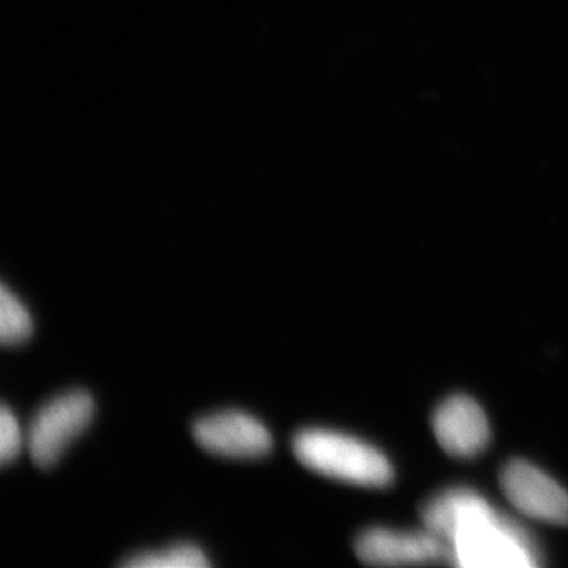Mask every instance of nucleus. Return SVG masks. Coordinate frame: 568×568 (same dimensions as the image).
<instances>
[{
  "label": "nucleus",
  "mask_w": 568,
  "mask_h": 568,
  "mask_svg": "<svg viewBox=\"0 0 568 568\" xmlns=\"http://www.w3.org/2000/svg\"><path fill=\"white\" fill-rule=\"evenodd\" d=\"M420 514L425 529L450 541L458 567L529 568L541 564L540 549L529 534L473 489H447L432 497Z\"/></svg>",
  "instance_id": "obj_1"
},
{
  "label": "nucleus",
  "mask_w": 568,
  "mask_h": 568,
  "mask_svg": "<svg viewBox=\"0 0 568 568\" xmlns=\"http://www.w3.org/2000/svg\"><path fill=\"white\" fill-rule=\"evenodd\" d=\"M295 458L321 476L361 485L386 488L394 481V467L383 452L357 437L331 429H302L293 439Z\"/></svg>",
  "instance_id": "obj_2"
},
{
  "label": "nucleus",
  "mask_w": 568,
  "mask_h": 568,
  "mask_svg": "<svg viewBox=\"0 0 568 568\" xmlns=\"http://www.w3.org/2000/svg\"><path fill=\"white\" fill-rule=\"evenodd\" d=\"M93 414L95 402L85 390L67 392L41 406L26 436L33 465L41 469L54 466L67 447L91 424Z\"/></svg>",
  "instance_id": "obj_3"
},
{
  "label": "nucleus",
  "mask_w": 568,
  "mask_h": 568,
  "mask_svg": "<svg viewBox=\"0 0 568 568\" xmlns=\"http://www.w3.org/2000/svg\"><path fill=\"white\" fill-rule=\"evenodd\" d=\"M355 555L369 566L450 564L457 566L454 547L432 530L409 532L386 528L366 529L354 544Z\"/></svg>",
  "instance_id": "obj_4"
},
{
  "label": "nucleus",
  "mask_w": 568,
  "mask_h": 568,
  "mask_svg": "<svg viewBox=\"0 0 568 568\" xmlns=\"http://www.w3.org/2000/svg\"><path fill=\"white\" fill-rule=\"evenodd\" d=\"M499 484L511 506L526 517L568 525V493L538 467L525 459H510L500 470Z\"/></svg>",
  "instance_id": "obj_5"
},
{
  "label": "nucleus",
  "mask_w": 568,
  "mask_h": 568,
  "mask_svg": "<svg viewBox=\"0 0 568 568\" xmlns=\"http://www.w3.org/2000/svg\"><path fill=\"white\" fill-rule=\"evenodd\" d=\"M193 437L209 454L224 458H260L274 446L267 426L242 410H223L194 422Z\"/></svg>",
  "instance_id": "obj_6"
},
{
  "label": "nucleus",
  "mask_w": 568,
  "mask_h": 568,
  "mask_svg": "<svg viewBox=\"0 0 568 568\" xmlns=\"http://www.w3.org/2000/svg\"><path fill=\"white\" fill-rule=\"evenodd\" d=\"M432 425L437 443L454 458L477 457L491 439L487 414L467 395H454L440 403Z\"/></svg>",
  "instance_id": "obj_7"
},
{
  "label": "nucleus",
  "mask_w": 568,
  "mask_h": 568,
  "mask_svg": "<svg viewBox=\"0 0 568 568\" xmlns=\"http://www.w3.org/2000/svg\"><path fill=\"white\" fill-rule=\"evenodd\" d=\"M129 568H205L211 566L207 556L193 544H175L160 551L138 552L123 560Z\"/></svg>",
  "instance_id": "obj_8"
},
{
  "label": "nucleus",
  "mask_w": 568,
  "mask_h": 568,
  "mask_svg": "<svg viewBox=\"0 0 568 568\" xmlns=\"http://www.w3.org/2000/svg\"><path fill=\"white\" fill-rule=\"evenodd\" d=\"M33 321L29 310L22 305L6 284L0 287V342L3 346H20L31 338Z\"/></svg>",
  "instance_id": "obj_9"
},
{
  "label": "nucleus",
  "mask_w": 568,
  "mask_h": 568,
  "mask_svg": "<svg viewBox=\"0 0 568 568\" xmlns=\"http://www.w3.org/2000/svg\"><path fill=\"white\" fill-rule=\"evenodd\" d=\"M24 446V436L20 422L9 406L2 405L0 409V463L10 465L18 458Z\"/></svg>",
  "instance_id": "obj_10"
}]
</instances>
